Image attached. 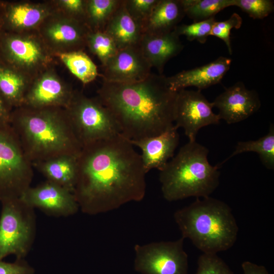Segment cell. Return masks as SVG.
I'll list each match as a JSON object with an SVG mask.
<instances>
[{"instance_id": "1", "label": "cell", "mask_w": 274, "mask_h": 274, "mask_svg": "<svg viewBox=\"0 0 274 274\" xmlns=\"http://www.w3.org/2000/svg\"><path fill=\"white\" fill-rule=\"evenodd\" d=\"M77 164L73 194L85 214L106 213L145 195L141 155L120 133L83 146Z\"/></svg>"}, {"instance_id": "2", "label": "cell", "mask_w": 274, "mask_h": 274, "mask_svg": "<svg viewBox=\"0 0 274 274\" xmlns=\"http://www.w3.org/2000/svg\"><path fill=\"white\" fill-rule=\"evenodd\" d=\"M97 93L120 134L129 141L156 136L174 125L177 92L162 74L151 73L131 83L104 81Z\"/></svg>"}, {"instance_id": "3", "label": "cell", "mask_w": 274, "mask_h": 274, "mask_svg": "<svg viewBox=\"0 0 274 274\" xmlns=\"http://www.w3.org/2000/svg\"><path fill=\"white\" fill-rule=\"evenodd\" d=\"M10 125L33 164L64 155L78 156L82 146L65 108H32L12 111Z\"/></svg>"}, {"instance_id": "4", "label": "cell", "mask_w": 274, "mask_h": 274, "mask_svg": "<svg viewBox=\"0 0 274 274\" xmlns=\"http://www.w3.org/2000/svg\"><path fill=\"white\" fill-rule=\"evenodd\" d=\"M174 219L184 239L189 238L203 253L217 254L231 248L238 227L231 208L210 196L196 199L178 210Z\"/></svg>"}, {"instance_id": "5", "label": "cell", "mask_w": 274, "mask_h": 274, "mask_svg": "<svg viewBox=\"0 0 274 274\" xmlns=\"http://www.w3.org/2000/svg\"><path fill=\"white\" fill-rule=\"evenodd\" d=\"M209 150L195 141L183 146L160 171L163 197L168 201L189 197L205 198L219 184L220 165H211Z\"/></svg>"}, {"instance_id": "6", "label": "cell", "mask_w": 274, "mask_h": 274, "mask_svg": "<svg viewBox=\"0 0 274 274\" xmlns=\"http://www.w3.org/2000/svg\"><path fill=\"white\" fill-rule=\"evenodd\" d=\"M0 202V260L10 255L24 259L35 238V209L20 197H4Z\"/></svg>"}, {"instance_id": "7", "label": "cell", "mask_w": 274, "mask_h": 274, "mask_svg": "<svg viewBox=\"0 0 274 274\" xmlns=\"http://www.w3.org/2000/svg\"><path fill=\"white\" fill-rule=\"evenodd\" d=\"M65 109L82 147L120 133L110 112L97 98L74 91Z\"/></svg>"}, {"instance_id": "8", "label": "cell", "mask_w": 274, "mask_h": 274, "mask_svg": "<svg viewBox=\"0 0 274 274\" xmlns=\"http://www.w3.org/2000/svg\"><path fill=\"white\" fill-rule=\"evenodd\" d=\"M32 165L11 126L0 128V199L20 197L30 186Z\"/></svg>"}, {"instance_id": "9", "label": "cell", "mask_w": 274, "mask_h": 274, "mask_svg": "<svg viewBox=\"0 0 274 274\" xmlns=\"http://www.w3.org/2000/svg\"><path fill=\"white\" fill-rule=\"evenodd\" d=\"M182 237L174 241L136 244L135 270L142 274H188V255Z\"/></svg>"}, {"instance_id": "10", "label": "cell", "mask_w": 274, "mask_h": 274, "mask_svg": "<svg viewBox=\"0 0 274 274\" xmlns=\"http://www.w3.org/2000/svg\"><path fill=\"white\" fill-rule=\"evenodd\" d=\"M213 106L200 90H187L177 91L174 125L182 128L189 141H196L198 131L202 127L216 125L220 119L213 111Z\"/></svg>"}, {"instance_id": "11", "label": "cell", "mask_w": 274, "mask_h": 274, "mask_svg": "<svg viewBox=\"0 0 274 274\" xmlns=\"http://www.w3.org/2000/svg\"><path fill=\"white\" fill-rule=\"evenodd\" d=\"M0 55L5 63L22 73L47 63L48 56L42 44L33 37L12 32H0Z\"/></svg>"}, {"instance_id": "12", "label": "cell", "mask_w": 274, "mask_h": 274, "mask_svg": "<svg viewBox=\"0 0 274 274\" xmlns=\"http://www.w3.org/2000/svg\"><path fill=\"white\" fill-rule=\"evenodd\" d=\"M20 198L32 208L53 217L72 216L79 209L73 193L48 180L36 187L30 186Z\"/></svg>"}, {"instance_id": "13", "label": "cell", "mask_w": 274, "mask_h": 274, "mask_svg": "<svg viewBox=\"0 0 274 274\" xmlns=\"http://www.w3.org/2000/svg\"><path fill=\"white\" fill-rule=\"evenodd\" d=\"M104 81L131 83L144 80L152 67L139 45L119 49L103 65Z\"/></svg>"}, {"instance_id": "14", "label": "cell", "mask_w": 274, "mask_h": 274, "mask_svg": "<svg viewBox=\"0 0 274 274\" xmlns=\"http://www.w3.org/2000/svg\"><path fill=\"white\" fill-rule=\"evenodd\" d=\"M212 103L218 110L220 120L223 119L228 124L245 120L261 106L257 92L247 89L242 82L225 89Z\"/></svg>"}, {"instance_id": "15", "label": "cell", "mask_w": 274, "mask_h": 274, "mask_svg": "<svg viewBox=\"0 0 274 274\" xmlns=\"http://www.w3.org/2000/svg\"><path fill=\"white\" fill-rule=\"evenodd\" d=\"M74 91L54 72L42 74L28 88L23 105L32 108H66Z\"/></svg>"}, {"instance_id": "16", "label": "cell", "mask_w": 274, "mask_h": 274, "mask_svg": "<svg viewBox=\"0 0 274 274\" xmlns=\"http://www.w3.org/2000/svg\"><path fill=\"white\" fill-rule=\"evenodd\" d=\"M231 61L230 58L220 56L203 65L166 77V81L169 88L175 91L190 86L200 91L220 83L229 70Z\"/></svg>"}, {"instance_id": "17", "label": "cell", "mask_w": 274, "mask_h": 274, "mask_svg": "<svg viewBox=\"0 0 274 274\" xmlns=\"http://www.w3.org/2000/svg\"><path fill=\"white\" fill-rule=\"evenodd\" d=\"M129 141L141 149L142 163L147 173L152 169L160 171L165 166L174 156L179 143V134L174 125L156 136Z\"/></svg>"}, {"instance_id": "18", "label": "cell", "mask_w": 274, "mask_h": 274, "mask_svg": "<svg viewBox=\"0 0 274 274\" xmlns=\"http://www.w3.org/2000/svg\"><path fill=\"white\" fill-rule=\"evenodd\" d=\"M43 36L52 47L68 50H82L86 45V37L90 31L86 25L70 17L49 21L43 28Z\"/></svg>"}, {"instance_id": "19", "label": "cell", "mask_w": 274, "mask_h": 274, "mask_svg": "<svg viewBox=\"0 0 274 274\" xmlns=\"http://www.w3.org/2000/svg\"><path fill=\"white\" fill-rule=\"evenodd\" d=\"M140 46L144 56L152 67L161 74L165 64L178 55L184 46L175 30L158 34H143Z\"/></svg>"}, {"instance_id": "20", "label": "cell", "mask_w": 274, "mask_h": 274, "mask_svg": "<svg viewBox=\"0 0 274 274\" xmlns=\"http://www.w3.org/2000/svg\"><path fill=\"white\" fill-rule=\"evenodd\" d=\"M185 15L181 0H159L142 25V33L158 35L170 32Z\"/></svg>"}, {"instance_id": "21", "label": "cell", "mask_w": 274, "mask_h": 274, "mask_svg": "<svg viewBox=\"0 0 274 274\" xmlns=\"http://www.w3.org/2000/svg\"><path fill=\"white\" fill-rule=\"evenodd\" d=\"M49 15L48 9L42 5L28 3L9 4L4 8L0 18L3 28L10 32L30 29L38 25Z\"/></svg>"}, {"instance_id": "22", "label": "cell", "mask_w": 274, "mask_h": 274, "mask_svg": "<svg viewBox=\"0 0 274 274\" xmlns=\"http://www.w3.org/2000/svg\"><path fill=\"white\" fill-rule=\"evenodd\" d=\"M104 31L111 37L118 50L139 45L143 36L141 27L127 12L124 0H122Z\"/></svg>"}, {"instance_id": "23", "label": "cell", "mask_w": 274, "mask_h": 274, "mask_svg": "<svg viewBox=\"0 0 274 274\" xmlns=\"http://www.w3.org/2000/svg\"><path fill=\"white\" fill-rule=\"evenodd\" d=\"M77 157L64 155L33 164L47 180L73 193L77 177Z\"/></svg>"}, {"instance_id": "24", "label": "cell", "mask_w": 274, "mask_h": 274, "mask_svg": "<svg viewBox=\"0 0 274 274\" xmlns=\"http://www.w3.org/2000/svg\"><path fill=\"white\" fill-rule=\"evenodd\" d=\"M28 89L22 73L3 61L0 62V93L13 108L23 106Z\"/></svg>"}, {"instance_id": "25", "label": "cell", "mask_w": 274, "mask_h": 274, "mask_svg": "<svg viewBox=\"0 0 274 274\" xmlns=\"http://www.w3.org/2000/svg\"><path fill=\"white\" fill-rule=\"evenodd\" d=\"M253 152L257 153L263 165L267 169H274V126L270 124L266 134L256 140L240 141L235 150L222 163L231 157L242 153ZM221 163V164H222Z\"/></svg>"}, {"instance_id": "26", "label": "cell", "mask_w": 274, "mask_h": 274, "mask_svg": "<svg viewBox=\"0 0 274 274\" xmlns=\"http://www.w3.org/2000/svg\"><path fill=\"white\" fill-rule=\"evenodd\" d=\"M66 67L83 84L94 80L98 76L97 66L82 50L56 54Z\"/></svg>"}, {"instance_id": "27", "label": "cell", "mask_w": 274, "mask_h": 274, "mask_svg": "<svg viewBox=\"0 0 274 274\" xmlns=\"http://www.w3.org/2000/svg\"><path fill=\"white\" fill-rule=\"evenodd\" d=\"M122 0L86 1L85 24L92 31H104Z\"/></svg>"}, {"instance_id": "28", "label": "cell", "mask_w": 274, "mask_h": 274, "mask_svg": "<svg viewBox=\"0 0 274 274\" xmlns=\"http://www.w3.org/2000/svg\"><path fill=\"white\" fill-rule=\"evenodd\" d=\"M235 0H181L185 15L194 22L208 19L226 8L234 6Z\"/></svg>"}, {"instance_id": "29", "label": "cell", "mask_w": 274, "mask_h": 274, "mask_svg": "<svg viewBox=\"0 0 274 274\" xmlns=\"http://www.w3.org/2000/svg\"><path fill=\"white\" fill-rule=\"evenodd\" d=\"M86 45L97 56L102 66L118 50L113 39L105 31H89L86 37Z\"/></svg>"}, {"instance_id": "30", "label": "cell", "mask_w": 274, "mask_h": 274, "mask_svg": "<svg viewBox=\"0 0 274 274\" xmlns=\"http://www.w3.org/2000/svg\"><path fill=\"white\" fill-rule=\"evenodd\" d=\"M216 21L215 17H213L190 24L177 25L174 30L179 37L184 36L190 41L196 40L203 44L210 36L212 27Z\"/></svg>"}, {"instance_id": "31", "label": "cell", "mask_w": 274, "mask_h": 274, "mask_svg": "<svg viewBox=\"0 0 274 274\" xmlns=\"http://www.w3.org/2000/svg\"><path fill=\"white\" fill-rule=\"evenodd\" d=\"M195 274H234L225 262L217 254L203 253L197 260Z\"/></svg>"}, {"instance_id": "32", "label": "cell", "mask_w": 274, "mask_h": 274, "mask_svg": "<svg viewBox=\"0 0 274 274\" xmlns=\"http://www.w3.org/2000/svg\"><path fill=\"white\" fill-rule=\"evenodd\" d=\"M234 6L253 19H261L273 11L274 2L271 0H235Z\"/></svg>"}, {"instance_id": "33", "label": "cell", "mask_w": 274, "mask_h": 274, "mask_svg": "<svg viewBox=\"0 0 274 274\" xmlns=\"http://www.w3.org/2000/svg\"><path fill=\"white\" fill-rule=\"evenodd\" d=\"M242 24V17L237 13H234L227 20L216 21L212 27L210 36L216 37L224 41L228 52L232 54L230 31L232 28H239Z\"/></svg>"}, {"instance_id": "34", "label": "cell", "mask_w": 274, "mask_h": 274, "mask_svg": "<svg viewBox=\"0 0 274 274\" xmlns=\"http://www.w3.org/2000/svg\"><path fill=\"white\" fill-rule=\"evenodd\" d=\"M158 1L124 0V3L129 15L142 27Z\"/></svg>"}, {"instance_id": "35", "label": "cell", "mask_w": 274, "mask_h": 274, "mask_svg": "<svg viewBox=\"0 0 274 274\" xmlns=\"http://www.w3.org/2000/svg\"><path fill=\"white\" fill-rule=\"evenodd\" d=\"M86 1L62 0L59 1V3L64 8L68 16L85 24Z\"/></svg>"}, {"instance_id": "36", "label": "cell", "mask_w": 274, "mask_h": 274, "mask_svg": "<svg viewBox=\"0 0 274 274\" xmlns=\"http://www.w3.org/2000/svg\"><path fill=\"white\" fill-rule=\"evenodd\" d=\"M35 270L24 260L10 263L0 260V274H34Z\"/></svg>"}, {"instance_id": "37", "label": "cell", "mask_w": 274, "mask_h": 274, "mask_svg": "<svg viewBox=\"0 0 274 274\" xmlns=\"http://www.w3.org/2000/svg\"><path fill=\"white\" fill-rule=\"evenodd\" d=\"M12 108L0 93V128L11 126Z\"/></svg>"}, {"instance_id": "38", "label": "cell", "mask_w": 274, "mask_h": 274, "mask_svg": "<svg viewBox=\"0 0 274 274\" xmlns=\"http://www.w3.org/2000/svg\"><path fill=\"white\" fill-rule=\"evenodd\" d=\"M243 274H269L263 265H259L249 261L242 263Z\"/></svg>"}, {"instance_id": "39", "label": "cell", "mask_w": 274, "mask_h": 274, "mask_svg": "<svg viewBox=\"0 0 274 274\" xmlns=\"http://www.w3.org/2000/svg\"><path fill=\"white\" fill-rule=\"evenodd\" d=\"M3 30V22L2 21L0 18V32Z\"/></svg>"}, {"instance_id": "40", "label": "cell", "mask_w": 274, "mask_h": 274, "mask_svg": "<svg viewBox=\"0 0 274 274\" xmlns=\"http://www.w3.org/2000/svg\"><path fill=\"white\" fill-rule=\"evenodd\" d=\"M2 60L1 55H0V62H2Z\"/></svg>"}]
</instances>
